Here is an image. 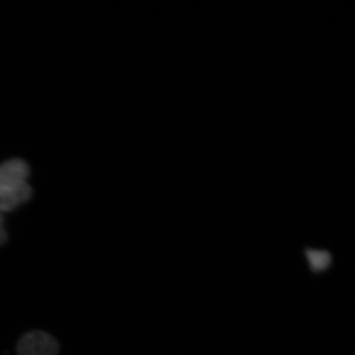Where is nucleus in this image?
<instances>
[{"label":"nucleus","instance_id":"nucleus-2","mask_svg":"<svg viewBox=\"0 0 355 355\" xmlns=\"http://www.w3.org/2000/svg\"><path fill=\"white\" fill-rule=\"evenodd\" d=\"M30 168L24 161L11 159L0 165V193L28 183Z\"/></svg>","mask_w":355,"mask_h":355},{"label":"nucleus","instance_id":"nucleus-1","mask_svg":"<svg viewBox=\"0 0 355 355\" xmlns=\"http://www.w3.org/2000/svg\"><path fill=\"white\" fill-rule=\"evenodd\" d=\"M59 352V343L54 336L43 331L26 333L17 345L19 355H58Z\"/></svg>","mask_w":355,"mask_h":355},{"label":"nucleus","instance_id":"nucleus-3","mask_svg":"<svg viewBox=\"0 0 355 355\" xmlns=\"http://www.w3.org/2000/svg\"><path fill=\"white\" fill-rule=\"evenodd\" d=\"M33 197V189L25 183L7 192L0 193V211L6 214L17 209V207L28 202Z\"/></svg>","mask_w":355,"mask_h":355},{"label":"nucleus","instance_id":"nucleus-4","mask_svg":"<svg viewBox=\"0 0 355 355\" xmlns=\"http://www.w3.org/2000/svg\"><path fill=\"white\" fill-rule=\"evenodd\" d=\"M304 252L310 272L313 274L323 273L330 269L333 263V256L330 251L308 247L304 248Z\"/></svg>","mask_w":355,"mask_h":355},{"label":"nucleus","instance_id":"nucleus-5","mask_svg":"<svg viewBox=\"0 0 355 355\" xmlns=\"http://www.w3.org/2000/svg\"><path fill=\"white\" fill-rule=\"evenodd\" d=\"M8 241V234L4 228V214L0 211V245L6 243Z\"/></svg>","mask_w":355,"mask_h":355}]
</instances>
